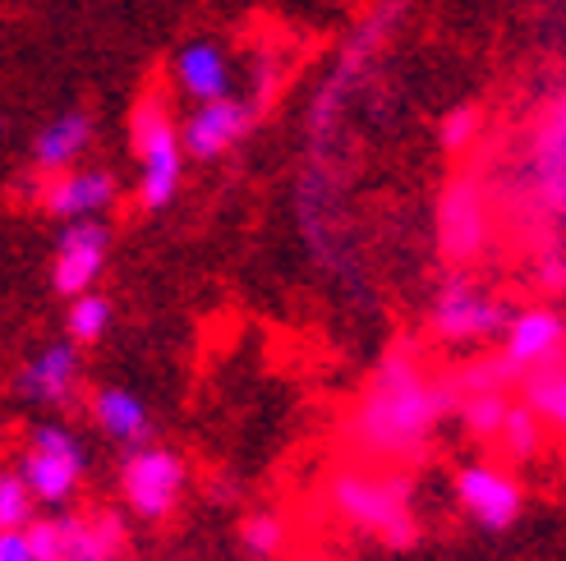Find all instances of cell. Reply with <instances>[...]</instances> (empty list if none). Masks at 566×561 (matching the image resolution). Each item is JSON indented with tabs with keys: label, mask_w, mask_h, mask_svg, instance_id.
Wrapping results in <instances>:
<instances>
[{
	"label": "cell",
	"mask_w": 566,
	"mask_h": 561,
	"mask_svg": "<svg viewBox=\"0 0 566 561\" xmlns=\"http://www.w3.org/2000/svg\"><path fill=\"white\" fill-rule=\"evenodd\" d=\"M129 144L138 157V208L161 212L176 203L180 180H185V129H176L171 110L161 97H144L129 116Z\"/></svg>",
	"instance_id": "3"
},
{
	"label": "cell",
	"mask_w": 566,
	"mask_h": 561,
	"mask_svg": "<svg viewBox=\"0 0 566 561\" xmlns=\"http://www.w3.org/2000/svg\"><path fill=\"white\" fill-rule=\"evenodd\" d=\"M93 116L88 110H61V116H51L38 138H33V171L38 176H55V171H70V166H78V157L93 148Z\"/></svg>",
	"instance_id": "17"
},
{
	"label": "cell",
	"mask_w": 566,
	"mask_h": 561,
	"mask_svg": "<svg viewBox=\"0 0 566 561\" xmlns=\"http://www.w3.org/2000/svg\"><path fill=\"white\" fill-rule=\"evenodd\" d=\"M516 378L506 373V363L497 354L489 359H470L465 369H457V378H451V387H457V396H465V391H493V387H512Z\"/></svg>",
	"instance_id": "26"
},
{
	"label": "cell",
	"mask_w": 566,
	"mask_h": 561,
	"mask_svg": "<svg viewBox=\"0 0 566 561\" xmlns=\"http://www.w3.org/2000/svg\"><path fill=\"white\" fill-rule=\"evenodd\" d=\"M544 437H548V424L539 419V410H534V405L521 396V401H512V410H506L493 446H497V456H502L506 465H525V461H534V456L544 452Z\"/></svg>",
	"instance_id": "19"
},
{
	"label": "cell",
	"mask_w": 566,
	"mask_h": 561,
	"mask_svg": "<svg viewBox=\"0 0 566 561\" xmlns=\"http://www.w3.org/2000/svg\"><path fill=\"white\" fill-rule=\"evenodd\" d=\"M38 561H125V525L116 511H51L28 525Z\"/></svg>",
	"instance_id": "6"
},
{
	"label": "cell",
	"mask_w": 566,
	"mask_h": 561,
	"mask_svg": "<svg viewBox=\"0 0 566 561\" xmlns=\"http://www.w3.org/2000/svg\"><path fill=\"white\" fill-rule=\"evenodd\" d=\"M78 387H83V346L74 341V336L33 350L14 373V391L38 410L70 405L78 396Z\"/></svg>",
	"instance_id": "13"
},
{
	"label": "cell",
	"mask_w": 566,
	"mask_h": 561,
	"mask_svg": "<svg viewBox=\"0 0 566 561\" xmlns=\"http://www.w3.org/2000/svg\"><path fill=\"white\" fill-rule=\"evenodd\" d=\"M106 258H111V226L102 216L65 221L61 235H55V244H51V258H46L51 290L61 299L97 290V280L106 272Z\"/></svg>",
	"instance_id": "9"
},
{
	"label": "cell",
	"mask_w": 566,
	"mask_h": 561,
	"mask_svg": "<svg viewBox=\"0 0 566 561\" xmlns=\"http://www.w3.org/2000/svg\"><path fill=\"white\" fill-rule=\"evenodd\" d=\"M38 507L42 501L33 497V488H28L19 469L0 474V529H28L38 520Z\"/></svg>",
	"instance_id": "24"
},
{
	"label": "cell",
	"mask_w": 566,
	"mask_h": 561,
	"mask_svg": "<svg viewBox=\"0 0 566 561\" xmlns=\"http://www.w3.org/2000/svg\"><path fill=\"white\" fill-rule=\"evenodd\" d=\"M176 83L189 102H217V97H231V61H226V51L208 38H193L176 51Z\"/></svg>",
	"instance_id": "18"
},
{
	"label": "cell",
	"mask_w": 566,
	"mask_h": 561,
	"mask_svg": "<svg viewBox=\"0 0 566 561\" xmlns=\"http://www.w3.org/2000/svg\"><path fill=\"white\" fill-rule=\"evenodd\" d=\"M295 561H336V557H327V552H308V557H295Z\"/></svg>",
	"instance_id": "28"
},
{
	"label": "cell",
	"mask_w": 566,
	"mask_h": 561,
	"mask_svg": "<svg viewBox=\"0 0 566 561\" xmlns=\"http://www.w3.org/2000/svg\"><path fill=\"white\" fill-rule=\"evenodd\" d=\"M506 410H512V396H506V387H493V391H465V396H457V419L461 428L474 437V442H489L497 437Z\"/></svg>",
	"instance_id": "21"
},
{
	"label": "cell",
	"mask_w": 566,
	"mask_h": 561,
	"mask_svg": "<svg viewBox=\"0 0 566 561\" xmlns=\"http://www.w3.org/2000/svg\"><path fill=\"white\" fill-rule=\"evenodd\" d=\"M506 318H512V308L465 272H451L429 304V331L442 346H461V350L497 341L506 331Z\"/></svg>",
	"instance_id": "5"
},
{
	"label": "cell",
	"mask_w": 566,
	"mask_h": 561,
	"mask_svg": "<svg viewBox=\"0 0 566 561\" xmlns=\"http://www.w3.org/2000/svg\"><path fill=\"white\" fill-rule=\"evenodd\" d=\"M111 314H116V308H111V299L102 290H83L65 308V336H74L78 346H97L111 331Z\"/></svg>",
	"instance_id": "22"
},
{
	"label": "cell",
	"mask_w": 566,
	"mask_h": 561,
	"mask_svg": "<svg viewBox=\"0 0 566 561\" xmlns=\"http://www.w3.org/2000/svg\"><path fill=\"white\" fill-rule=\"evenodd\" d=\"M451 414H457V387L433 378L410 341H396L391 350H382L359 391L346 419V442L364 461L415 465Z\"/></svg>",
	"instance_id": "1"
},
{
	"label": "cell",
	"mask_w": 566,
	"mask_h": 561,
	"mask_svg": "<svg viewBox=\"0 0 566 561\" xmlns=\"http://www.w3.org/2000/svg\"><path fill=\"white\" fill-rule=\"evenodd\" d=\"M19 474L46 511H61L83 493V484H88V446L78 442L74 428L42 419V424L23 433Z\"/></svg>",
	"instance_id": "4"
},
{
	"label": "cell",
	"mask_w": 566,
	"mask_h": 561,
	"mask_svg": "<svg viewBox=\"0 0 566 561\" xmlns=\"http://www.w3.org/2000/svg\"><path fill=\"white\" fill-rule=\"evenodd\" d=\"M116 176L102 171V166H70V171H55L38 180V208L55 221H83V216H102L116 203Z\"/></svg>",
	"instance_id": "14"
},
{
	"label": "cell",
	"mask_w": 566,
	"mask_h": 561,
	"mask_svg": "<svg viewBox=\"0 0 566 561\" xmlns=\"http://www.w3.org/2000/svg\"><path fill=\"white\" fill-rule=\"evenodd\" d=\"M88 419L97 424L102 437L125 446V452L129 446H144L153 433V410L129 387H93L88 391Z\"/></svg>",
	"instance_id": "16"
},
{
	"label": "cell",
	"mask_w": 566,
	"mask_h": 561,
	"mask_svg": "<svg viewBox=\"0 0 566 561\" xmlns=\"http://www.w3.org/2000/svg\"><path fill=\"white\" fill-rule=\"evenodd\" d=\"M525 184L534 208H544L548 216H566V93L553 97L539 110V120L530 125Z\"/></svg>",
	"instance_id": "11"
},
{
	"label": "cell",
	"mask_w": 566,
	"mask_h": 561,
	"mask_svg": "<svg viewBox=\"0 0 566 561\" xmlns=\"http://www.w3.org/2000/svg\"><path fill=\"white\" fill-rule=\"evenodd\" d=\"M323 501L332 520L359 539H374L382 548H410L419 539L415 479L406 465H382L364 456L336 465L323 484Z\"/></svg>",
	"instance_id": "2"
},
{
	"label": "cell",
	"mask_w": 566,
	"mask_h": 561,
	"mask_svg": "<svg viewBox=\"0 0 566 561\" xmlns=\"http://www.w3.org/2000/svg\"><path fill=\"white\" fill-rule=\"evenodd\" d=\"M493 244V199L474 171L451 176L438 199V254L451 267H470Z\"/></svg>",
	"instance_id": "7"
},
{
	"label": "cell",
	"mask_w": 566,
	"mask_h": 561,
	"mask_svg": "<svg viewBox=\"0 0 566 561\" xmlns=\"http://www.w3.org/2000/svg\"><path fill=\"white\" fill-rule=\"evenodd\" d=\"M479 129H484V116H479V106H451L447 116H442V125H438V144H442V152L461 157V152L474 148Z\"/></svg>",
	"instance_id": "25"
},
{
	"label": "cell",
	"mask_w": 566,
	"mask_h": 561,
	"mask_svg": "<svg viewBox=\"0 0 566 561\" xmlns=\"http://www.w3.org/2000/svg\"><path fill=\"white\" fill-rule=\"evenodd\" d=\"M189 488V469L180 461V452L171 446H129V456L120 461V497H125V511L138 520H166L180 497Z\"/></svg>",
	"instance_id": "8"
},
{
	"label": "cell",
	"mask_w": 566,
	"mask_h": 561,
	"mask_svg": "<svg viewBox=\"0 0 566 561\" xmlns=\"http://www.w3.org/2000/svg\"><path fill=\"white\" fill-rule=\"evenodd\" d=\"M497 359L516 382H525L534 369H548V363L566 359V314H557L548 304L512 308L506 331L497 336Z\"/></svg>",
	"instance_id": "12"
},
{
	"label": "cell",
	"mask_w": 566,
	"mask_h": 561,
	"mask_svg": "<svg viewBox=\"0 0 566 561\" xmlns=\"http://www.w3.org/2000/svg\"><path fill=\"white\" fill-rule=\"evenodd\" d=\"M451 493H457V507L479 529H489V534L512 529L521 520V511H525L521 479L506 465H497V461H470V465H461L457 479H451Z\"/></svg>",
	"instance_id": "10"
},
{
	"label": "cell",
	"mask_w": 566,
	"mask_h": 561,
	"mask_svg": "<svg viewBox=\"0 0 566 561\" xmlns=\"http://www.w3.org/2000/svg\"><path fill=\"white\" fill-rule=\"evenodd\" d=\"M0 561H38L28 529H0Z\"/></svg>",
	"instance_id": "27"
},
{
	"label": "cell",
	"mask_w": 566,
	"mask_h": 561,
	"mask_svg": "<svg viewBox=\"0 0 566 561\" xmlns=\"http://www.w3.org/2000/svg\"><path fill=\"white\" fill-rule=\"evenodd\" d=\"M240 548H244L253 561L281 557V548H286V520H281L276 511H249V516L240 520Z\"/></svg>",
	"instance_id": "23"
},
{
	"label": "cell",
	"mask_w": 566,
	"mask_h": 561,
	"mask_svg": "<svg viewBox=\"0 0 566 561\" xmlns=\"http://www.w3.org/2000/svg\"><path fill=\"white\" fill-rule=\"evenodd\" d=\"M521 391H525V401L539 410V419L548 424V433L566 442V359L548 363V369H534V373L521 382Z\"/></svg>",
	"instance_id": "20"
},
{
	"label": "cell",
	"mask_w": 566,
	"mask_h": 561,
	"mask_svg": "<svg viewBox=\"0 0 566 561\" xmlns=\"http://www.w3.org/2000/svg\"><path fill=\"white\" fill-rule=\"evenodd\" d=\"M259 102L244 97H217V102H198L193 116L185 120V148L193 161H217L226 152H235L244 144V134L253 129Z\"/></svg>",
	"instance_id": "15"
}]
</instances>
